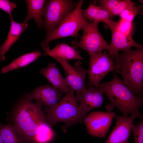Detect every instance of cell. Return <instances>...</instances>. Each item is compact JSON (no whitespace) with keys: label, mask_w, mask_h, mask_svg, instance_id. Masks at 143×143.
<instances>
[{"label":"cell","mask_w":143,"mask_h":143,"mask_svg":"<svg viewBox=\"0 0 143 143\" xmlns=\"http://www.w3.org/2000/svg\"><path fill=\"white\" fill-rule=\"evenodd\" d=\"M81 50L75 48L64 43H57L52 49L45 52L44 55L50 56L53 59L60 58L67 61L72 60H83L84 58L80 55Z\"/></svg>","instance_id":"obj_18"},{"label":"cell","mask_w":143,"mask_h":143,"mask_svg":"<svg viewBox=\"0 0 143 143\" xmlns=\"http://www.w3.org/2000/svg\"><path fill=\"white\" fill-rule=\"evenodd\" d=\"M131 5L125 9L119 15L120 19L132 22L136 16L140 13L142 6Z\"/></svg>","instance_id":"obj_23"},{"label":"cell","mask_w":143,"mask_h":143,"mask_svg":"<svg viewBox=\"0 0 143 143\" xmlns=\"http://www.w3.org/2000/svg\"><path fill=\"white\" fill-rule=\"evenodd\" d=\"M137 117L141 119L143 117L137 114L129 117L115 114V125L105 143H129L132 127L134 120Z\"/></svg>","instance_id":"obj_11"},{"label":"cell","mask_w":143,"mask_h":143,"mask_svg":"<svg viewBox=\"0 0 143 143\" xmlns=\"http://www.w3.org/2000/svg\"><path fill=\"white\" fill-rule=\"evenodd\" d=\"M98 25V23L87 21L81 28L83 32L80 40L73 41L72 47L75 49L79 47L88 54L101 52L105 50L109 51V44L101 34Z\"/></svg>","instance_id":"obj_7"},{"label":"cell","mask_w":143,"mask_h":143,"mask_svg":"<svg viewBox=\"0 0 143 143\" xmlns=\"http://www.w3.org/2000/svg\"><path fill=\"white\" fill-rule=\"evenodd\" d=\"M117 22L115 21L109 27L111 33V39L109 44V55L113 60L120 51H125L132 47L136 48L143 47V45L136 42L132 36L124 34L117 30L115 28Z\"/></svg>","instance_id":"obj_13"},{"label":"cell","mask_w":143,"mask_h":143,"mask_svg":"<svg viewBox=\"0 0 143 143\" xmlns=\"http://www.w3.org/2000/svg\"><path fill=\"white\" fill-rule=\"evenodd\" d=\"M42 55L40 51L26 53L16 58L9 64L3 68L1 73H6L11 71L27 66L37 60Z\"/></svg>","instance_id":"obj_20"},{"label":"cell","mask_w":143,"mask_h":143,"mask_svg":"<svg viewBox=\"0 0 143 143\" xmlns=\"http://www.w3.org/2000/svg\"><path fill=\"white\" fill-rule=\"evenodd\" d=\"M115 113L94 111L87 115L84 119L87 131L90 135L103 138L106 135Z\"/></svg>","instance_id":"obj_10"},{"label":"cell","mask_w":143,"mask_h":143,"mask_svg":"<svg viewBox=\"0 0 143 143\" xmlns=\"http://www.w3.org/2000/svg\"><path fill=\"white\" fill-rule=\"evenodd\" d=\"M0 143H4L0 134Z\"/></svg>","instance_id":"obj_29"},{"label":"cell","mask_w":143,"mask_h":143,"mask_svg":"<svg viewBox=\"0 0 143 143\" xmlns=\"http://www.w3.org/2000/svg\"><path fill=\"white\" fill-rule=\"evenodd\" d=\"M113 79L100 84L98 88L105 95L110 103L105 106L108 112L117 108L123 115L137 114L143 115L139 110L143 104V97L134 94L114 72Z\"/></svg>","instance_id":"obj_2"},{"label":"cell","mask_w":143,"mask_h":143,"mask_svg":"<svg viewBox=\"0 0 143 143\" xmlns=\"http://www.w3.org/2000/svg\"><path fill=\"white\" fill-rule=\"evenodd\" d=\"M81 13L83 17L87 21L99 23L102 22L107 26L113 20L109 11L104 8L97 6L91 1L87 8L82 9Z\"/></svg>","instance_id":"obj_16"},{"label":"cell","mask_w":143,"mask_h":143,"mask_svg":"<svg viewBox=\"0 0 143 143\" xmlns=\"http://www.w3.org/2000/svg\"><path fill=\"white\" fill-rule=\"evenodd\" d=\"M113 60L115 72L122 75L123 83L134 94L142 97L143 47L123 51Z\"/></svg>","instance_id":"obj_1"},{"label":"cell","mask_w":143,"mask_h":143,"mask_svg":"<svg viewBox=\"0 0 143 143\" xmlns=\"http://www.w3.org/2000/svg\"><path fill=\"white\" fill-rule=\"evenodd\" d=\"M62 93L59 90L49 84L36 87L28 95L30 100H35L42 106L46 107H53L61 99Z\"/></svg>","instance_id":"obj_12"},{"label":"cell","mask_w":143,"mask_h":143,"mask_svg":"<svg viewBox=\"0 0 143 143\" xmlns=\"http://www.w3.org/2000/svg\"><path fill=\"white\" fill-rule=\"evenodd\" d=\"M136 4L135 2L130 0H119L115 7L111 11L110 14L112 16L119 15L128 6Z\"/></svg>","instance_id":"obj_26"},{"label":"cell","mask_w":143,"mask_h":143,"mask_svg":"<svg viewBox=\"0 0 143 143\" xmlns=\"http://www.w3.org/2000/svg\"><path fill=\"white\" fill-rule=\"evenodd\" d=\"M54 59L60 64L63 69L68 86L70 89L75 92V96L79 95L86 89V76L88 70L82 67L81 61L76 62L74 67L66 60L58 58Z\"/></svg>","instance_id":"obj_9"},{"label":"cell","mask_w":143,"mask_h":143,"mask_svg":"<svg viewBox=\"0 0 143 143\" xmlns=\"http://www.w3.org/2000/svg\"><path fill=\"white\" fill-rule=\"evenodd\" d=\"M17 7L16 3L8 0H0V9L7 13L10 19L12 17V13L14 9Z\"/></svg>","instance_id":"obj_27"},{"label":"cell","mask_w":143,"mask_h":143,"mask_svg":"<svg viewBox=\"0 0 143 143\" xmlns=\"http://www.w3.org/2000/svg\"><path fill=\"white\" fill-rule=\"evenodd\" d=\"M55 135L51 126L46 120L39 127L35 138V143H49L53 140Z\"/></svg>","instance_id":"obj_22"},{"label":"cell","mask_w":143,"mask_h":143,"mask_svg":"<svg viewBox=\"0 0 143 143\" xmlns=\"http://www.w3.org/2000/svg\"><path fill=\"white\" fill-rule=\"evenodd\" d=\"M87 86L98 88L100 81L109 73L115 72L114 62L106 51L89 54Z\"/></svg>","instance_id":"obj_8"},{"label":"cell","mask_w":143,"mask_h":143,"mask_svg":"<svg viewBox=\"0 0 143 143\" xmlns=\"http://www.w3.org/2000/svg\"><path fill=\"white\" fill-rule=\"evenodd\" d=\"M83 2V0L79 1L75 9L51 34L47 36L46 39L40 43L45 52L50 50L49 43L52 41L68 37H77L79 31L87 21L83 17L81 13Z\"/></svg>","instance_id":"obj_5"},{"label":"cell","mask_w":143,"mask_h":143,"mask_svg":"<svg viewBox=\"0 0 143 143\" xmlns=\"http://www.w3.org/2000/svg\"><path fill=\"white\" fill-rule=\"evenodd\" d=\"M78 2L70 0H50L46 2L42 14L44 23L42 27L45 29L46 36L75 9Z\"/></svg>","instance_id":"obj_6"},{"label":"cell","mask_w":143,"mask_h":143,"mask_svg":"<svg viewBox=\"0 0 143 143\" xmlns=\"http://www.w3.org/2000/svg\"><path fill=\"white\" fill-rule=\"evenodd\" d=\"M10 20L11 26L7 38L3 44L0 47V60L1 61L5 60L6 53L28 27L27 23H17L12 18L10 19Z\"/></svg>","instance_id":"obj_17"},{"label":"cell","mask_w":143,"mask_h":143,"mask_svg":"<svg viewBox=\"0 0 143 143\" xmlns=\"http://www.w3.org/2000/svg\"><path fill=\"white\" fill-rule=\"evenodd\" d=\"M118 31L126 35L132 36L133 31V26L132 22L120 19L117 22L115 26Z\"/></svg>","instance_id":"obj_24"},{"label":"cell","mask_w":143,"mask_h":143,"mask_svg":"<svg viewBox=\"0 0 143 143\" xmlns=\"http://www.w3.org/2000/svg\"><path fill=\"white\" fill-rule=\"evenodd\" d=\"M119 1V0H99L98 2L100 6L105 8L110 14L111 11L115 7Z\"/></svg>","instance_id":"obj_28"},{"label":"cell","mask_w":143,"mask_h":143,"mask_svg":"<svg viewBox=\"0 0 143 143\" xmlns=\"http://www.w3.org/2000/svg\"><path fill=\"white\" fill-rule=\"evenodd\" d=\"M42 106L26 98L21 101L14 111L13 126L26 143H35V138L39 127L46 120Z\"/></svg>","instance_id":"obj_3"},{"label":"cell","mask_w":143,"mask_h":143,"mask_svg":"<svg viewBox=\"0 0 143 143\" xmlns=\"http://www.w3.org/2000/svg\"><path fill=\"white\" fill-rule=\"evenodd\" d=\"M103 94L99 88L90 86L79 95L75 96L79 109L85 117L88 112L102 105L104 99Z\"/></svg>","instance_id":"obj_14"},{"label":"cell","mask_w":143,"mask_h":143,"mask_svg":"<svg viewBox=\"0 0 143 143\" xmlns=\"http://www.w3.org/2000/svg\"><path fill=\"white\" fill-rule=\"evenodd\" d=\"M45 0H25L28 9L26 17L23 23H27L32 18L35 21L38 27H42L44 23L42 14L45 4Z\"/></svg>","instance_id":"obj_19"},{"label":"cell","mask_w":143,"mask_h":143,"mask_svg":"<svg viewBox=\"0 0 143 143\" xmlns=\"http://www.w3.org/2000/svg\"><path fill=\"white\" fill-rule=\"evenodd\" d=\"M74 92L70 89L57 104L45 108L46 120L51 126L62 122L65 124V129L72 125L84 123L85 117L79 109Z\"/></svg>","instance_id":"obj_4"},{"label":"cell","mask_w":143,"mask_h":143,"mask_svg":"<svg viewBox=\"0 0 143 143\" xmlns=\"http://www.w3.org/2000/svg\"><path fill=\"white\" fill-rule=\"evenodd\" d=\"M39 72L46 77L53 86L62 93L66 94L70 90L65 78L61 75L56 64L49 63L47 67L42 68Z\"/></svg>","instance_id":"obj_15"},{"label":"cell","mask_w":143,"mask_h":143,"mask_svg":"<svg viewBox=\"0 0 143 143\" xmlns=\"http://www.w3.org/2000/svg\"><path fill=\"white\" fill-rule=\"evenodd\" d=\"M131 131L133 136V143H143V118L136 125H132Z\"/></svg>","instance_id":"obj_25"},{"label":"cell","mask_w":143,"mask_h":143,"mask_svg":"<svg viewBox=\"0 0 143 143\" xmlns=\"http://www.w3.org/2000/svg\"><path fill=\"white\" fill-rule=\"evenodd\" d=\"M0 134L4 143H26L23 136L11 125H1Z\"/></svg>","instance_id":"obj_21"}]
</instances>
